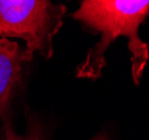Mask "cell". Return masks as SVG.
Masks as SVG:
<instances>
[{
    "label": "cell",
    "instance_id": "6da1fadb",
    "mask_svg": "<svg viewBox=\"0 0 149 140\" xmlns=\"http://www.w3.org/2000/svg\"><path fill=\"white\" fill-rule=\"evenodd\" d=\"M73 18L101 34L76 71L80 79L95 80L105 66L104 54L119 36L127 37L131 54V75L136 85L141 81L149 61V46L139 37V27L149 17V0H84Z\"/></svg>",
    "mask_w": 149,
    "mask_h": 140
},
{
    "label": "cell",
    "instance_id": "7a4b0ae2",
    "mask_svg": "<svg viewBox=\"0 0 149 140\" xmlns=\"http://www.w3.org/2000/svg\"><path fill=\"white\" fill-rule=\"evenodd\" d=\"M66 7L47 0H0V37H18L26 52L53 56V39L63 25Z\"/></svg>",
    "mask_w": 149,
    "mask_h": 140
},
{
    "label": "cell",
    "instance_id": "3957f363",
    "mask_svg": "<svg viewBox=\"0 0 149 140\" xmlns=\"http://www.w3.org/2000/svg\"><path fill=\"white\" fill-rule=\"evenodd\" d=\"M31 59L18 43L0 38V118L3 120L16 86L22 83V64Z\"/></svg>",
    "mask_w": 149,
    "mask_h": 140
},
{
    "label": "cell",
    "instance_id": "277c9868",
    "mask_svg": "<svg viewBox=\"0 0 149 140\" xmlns=\"http://www.w3.org/2000/svg\"><path fill=\"white\" fill-rule=\"evenodd\" d=\"M6 120H3L5 121V130H3V136L0 140H45L43 129L37 121L30 120V125L27 133L25 136H20L13 130L9 122Z\"/></svg>",
    "mask_w": 149,
    "mask_h": 140
},
{
    "label": "cell",
    "instance_id": "5b68a950",
    "mask_svg": "<svg viewBox=\"0 0 149 140\" xmlns=\"http://www.w3.org/2000/svg\"><path fill=\"white\" fill-rule=\"evenodd\" d=\"M91 140H109L108 139V137L105 136L104 133H101V134H99V136H97V137H94L93 139Z\"/></svg>",
    "mask_w": 149,
    "mask_h": 140
}]
</instances>
